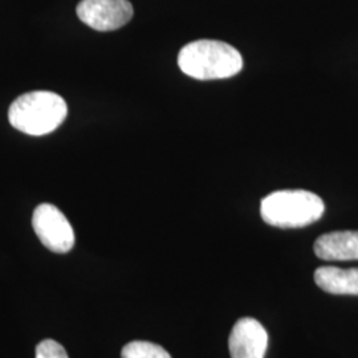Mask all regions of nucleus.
<instances>
[{
	"label": "nucleus",
	"mask_w": 358,
	"mask_h": 358,
	"mask_svg": "<svg viewBox=\"0 0 358 358\" xmlns=\"http://www.w3.org/2000/svg\"><path fill=\"white\" fill-rule=\"evenodd\" d=\"M178 65L185 75L195 80H219L238 75L243 68V57L224 41L202 38L179 51Z\"/></svg>",
	"instance_id": "1"
},
{
	"label": "nucleus",
	"mask_w": 358,
	"mask_h": 358,
	"mask_svg": "<svg viewBox=\"0 0 358 358\" xmlns=\"http://www.w3.org/2000/svg\"><path fill=\"white\" fill-rule=\"evenodd\" d=\"M68 106L64 99L48 90H35L17 97L8 110L13 128L29 136H45L64 122Z\"/></svg>",
	"instance_id": "2"
},
{
	"label": "nucleus",
	"mask_w": 358,
	"mask_h": 358,
	"mask_svg": "<svg viewBox=\"0 0 358 358\" xmlns=\"http://www.w3.org/2000/svg\"><path fill=\"white\" fill-rule=\"evenodd\" d=\"M325 211L319 195L307 190H280L262 199L263 220L279 229H301L317 222Z\"/></svg>",
	"instance_id": "3"
},
{
	"label": "nucleus",
	"mask_w": 358,
	"mask_h": 358,
	"mask_svg": "<svg viewBox=\"0 0 358 358\" xmlns=\"http://www.w3.org/2000/svg\"><path fill=\"white\" fill-rule=\"evenodd\" d=\"M32 226L40 242L56 254H66L75 245V231L64 214L50 203L38 206Z\"/></svg>",
	"instance_id": "4"
},
{
	"label": "nucleus",
	"mask_w": 358,
	"mask_h": 358,
	"mask_svg": "<svg viewBox=\"0 0 358 358\" xmlns=\"http://www.w3.org/2000/svg\"><path fill=\"white\" fill-rule=\"evenodd\" d=\"M76 13L84 24L108 32L128 24L134 11L129 0H81Z\"/></svg>",
	"instance_id": "5"
},
{
	"label": "nucleus",
	"mask_w": 358,
	"mask_h": 358,
	"mask_svg": "<svg viewBox=\"0 0 358 358\" xmlns=\"http://www.w3.org/2000/svg\"><path fill=\"white\" fill-rule=\"evenodd\" d=\"M268 348V333L252 317H243L232 327L229 349L231 358H264Z\"/></svg>",
	"instance_id": "6"
},
{
	"label": "nucleus",
	"mask_w": 358,
	"mask_h": 358,
	"mask_svg": "<svg viewBox=\"0 0 358 358\" xmlns=\"http://www.w3.org/2000/svg\"><path fill=\"white\" fill-rule=\"evenodd\" d=\"M315 254L327 262L358 260V231H333L321 235L313 245Z\"/></svg>",
	"instance_id": "7"
},
{
	"label": "nucleus",
	"mask_w": 358,
	"mask_h": 358,
	"mask_svg": "<svg viewBox=\"0 0 358 358\" xmlns=\"http://www.w3.org/2000/svg\"><path fill=\"white\" fill-rule=\"evenodd\" d=\"M315 282L328 294L358 296V268L320 267L315 272Z\"/></svg>",
	"instance_id": "8"
},
{
	"label": "nucleus",
	"mask_w": 358,
	"mask_h": 358,
	"mask_svg": "<svg viewBox=\"0 0 358 358\" xmlns=\"http://www.w3.org/2000/svg\"><path fill=\"white\" fill-rule=\"evenodd\" d=\"M121 358H171L162 346L149 341H131L122 348Z\"/></svg>",
	"instance_id": "9"
},
{
	"label": "nucleus",
	"mask_w": 358,
	"mask_h": 358,
	"mask_svg": "<svg viewBox=\"0 0 358 358\" xmlns=\"http://www.w3.org/2000/svg\"><path fill=\"white\" fill-rule=\"evenodd\" d=\"M36 358H69L64 346L57 341L47 338L36 346Z\"/></svg>",
	"instance_id": "10"
}]
</instances>
